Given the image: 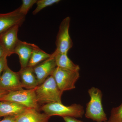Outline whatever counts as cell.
Listing matches in <instances>:
<instances>
[{
    "label": "cell",
    "mask_w": 122,
    "mask_h": 122,
    "mask_svg": "<svg viewBox=\"0 0 122 122\" xmlns=\"http://www.w3.org/2000/svg\"><path fill=\"white\" fill-rule=\"evenodd\" d=\"M63 93L59 89L52 75L35 90L38 102L44 105L52 103H62L61 99Z\"/></svg>",
    "instance_id": "1"
},
{
    "label": "cell",
    "mask_w": 122,
    "mask_h": 122,
    "mask_svg": "<svg viewBox=\"0 0 122 122\" xmlns=\"http://www.w3.org/2000/svg\"><path fill=\"white\" fill-rule=\"evenodd\" d=\"M90 100L86 104L85 116L86 118L97 122L107 121L102 103V93L98 88L92 87L88 91Z\"/></svg>",
    "instance_id": "2"
},
{
    "label": "cell",
    "mask_w": 122,
    "mask_h": 122,
    "mask_svg": "<svg viewBox=\"0 0 122 122\" xmlns=\"http://www.w3.org/2000/svg\"><path fill=\"white\" fill-rule=\"evenodd\" d=\"M41 110L50 117L58 116L64 117L81 118L85 113L83 107L80 104H72L67 106L62 103H52L43 105Z\"/></svg>",
    "instance_id": "3"
},
{
    "label": "cell",
    "mask_w": 122,
    "mask_h": 122,
    "mask_svg": "<svg viewBox=\"0 0 122 122\" xmlns=\"http://www.w3.org/2000/svg\"><path fill=\"white\" fill-rule=\"evenodd\" d=\"M36 88L33 89H24L8 92L0 98V101H9L20 104L28 108L41 110L37 100Z\"/></svg>",
    "instance_id": "4"
},
{
    "label": "cell",
    "mask_w": 122,
    "mask_h": 122,
    "mask_svg": "<svg viewBox=\"0 0 122 122\" xmlns=\"http://www.w3.org/2000/svg\"><path fill=\"white\" fill-rule=\"evenodd\" d=\"M61 91L73 89L79 77V71H72L56 67L52 74Z\"/></svg>",
    "instance_id": "5"
},
{
    "label": "cell",
    "mask_w": 122,
    "mask_h": 122,
    "mask_svg": "<svg viewBox=\"0 0 122 122\" xmlns=\"http://www.w3.org/2000/svg\"><path fill=\"white\" fill-rule=\"evenodd\" d=\"M70 23L69 16L64 18L61 22L56 39V48L55 52L68 54L73 46V44L69 33Z\"/></svg>",
    "instance_id": "6"
},
{
    "label": "cell",
    "mask_w": 122,
    "mask_h": 122,
    "mask_svg": "<svg viewBox=\"0 0 122 122\" xmlns=\"http://www.w3.org/2000/svg\"><path fill=\"white\" fill-rule=\"evenodd\" d=\"M22 89L18 72H14L7 66L0 78V90L9 92Z\"/></svg>",
    "instance_id": "7"
},
{
    "label": "cell",
    "mask_w": 122,
    "mask_h": 122,
    "mask_svg": "<svg viewBox=\"0 0 122 122\" xmlns=\"http://www.w3.org/2000/svg\"><path fill=\"white\" fill-rule=\"evenodd\" d=\"M20 26V25H16L0 35V43L8 56L14 54V50L19 40L18 33Z\"/></svg>",
    "instance_id": "8"
},
{
    "label": "cell",
    "mask_w": 122,
    "mask_h": 122,
    "mask_svg": "<svg viewBox=\"0 0 122 122\" xmlns=\"http://www.w3.org/2000/svg\"><path fill=\"white\" fill-rule=\"evenodd\" d=\"M25 16L19 13L18 8L12 12L0 14V35L16 25H21Z\"/></svg>",
    "instance_id": "9"
},
{
    "label": "cell",
    "mask_w": 122,
    "mask_h": 122,
    "mask_svg": "<svg viewBox=\"0 0 122 122\" xmlns=\"http://www.w3.org/2000/svg\"><path fill=\"white\" fill-rule=\"evenodd\" d=\"M56 67L54 57L52 54L50 58L33 68L39 85L52 75Z\"/></svg>",
    "instance_id": "10"
},
{
    "label": "cell",
    "mask_w": 122,
    "mask_h": 122,
    "mask_svg": "<svg viewBox=\"0 0 122 122\" xmlns=\"http://www.w3.org/2000/svg\"><path fill=\"white\" fill-rule=\"evenodd\" d=\"M35 45L19 40L14 50V53L19 56L21 69L28 66L29 61Z\"/></svg>",
    "instance_id": "11"
},
{
    "label": "cell",
    "mask_w": 122,
    "mask_h": 122,
    "mask_svg": "<svg viewBox=\"0 0 122 122\" xmlns=\"http://www.w3.org/2000/svg\"><path fill=\"white\" fill-rule=\"evenodd\" d=\"M22 88L26 89H35L39 86L33 68L27 66L18 72Z\"/></svg>",
    "instance_id": "12"
},
{
    "label": "cell",
    "mask_w": 122,
    "mask_h": 122,
    "mask_svg": "<svg viewBox=\"0 0 122 122\" xmlns=\"http://www.w3.org/2000/svg\"><path fill=\"white\" fill-rule=\"evenodd\" d=\"M50 117L39 111L28 108L22 113L16 117V122H48Z\"/></svg>",
    "instance_id": "13"
},
{
    "label": "cell",
    "mask_w": 122,
    "mask_h": 122,
    "mask_svg": "<svg viewBox=\"0 0 122 122\" xmlns=\"http://www.w3.org/2000/svg\"><path fill=\"white\" fill-rule=\"evenodd\" d=\"M28 108L17 103L0 101V117L9 116L17 117Z\"/></svg>",
    "instance_id": "14"
},
{
    "label": "cell",
    "mask_w": 122,
    "mask_h": 122,
    "mask_svg": "<svg viewBox=\"0 0 122 122\" xmlns=\"http://www.w3.org/2000/svg\"><path fill=\"white\" fill-rule=\"evenodd\" d=\"M52 54L54 57L57 67L68 70L79 71V66L73 63L69 58L67 54L54 52Z\"/></svg>",
    "instance_id": "15"
},
{
    "label": "cell",
    "mask_w": 122,
    "mask_h": 122,
    "mask_svg": "<svg viewBox=\"0 0 122 122\" xmlns=\"http://www.w3.org/2000/svg\"><path fill=\"white\" fill-rule=\"evenodd\" d=\"M52 54L47 53L35 45L30 59L28 66L34 68L41 62L50 58Z\"/></svg>",
    "instance_id": "16"
},
{
    "label": "cell",
    "mask_w": 122,
    "mask_h": 122,
    "mask_svg": "<svg viewBox=\"0 0 122 122\" xmlns=\"http://www.w3.org/2000/svg\"><path fill=\"white\" fill-rule=\"evenodd\" d=\"M60 0H37L36 4L37 7L33 11V14L35 15L42 10L48 6H51L60 2Z\"/></svg>",
    "instance_id": "17"
},
{
    "label": "cell",
    "mask_w": 122,
    "mask_h": 122,
    "mask_svg": "<svg viewBox=\"0 0 122 122\" xmlns=\"http://www.w3.org/2000/svg\"><path fill=\"white\" fill-rule=\"evenodd\" d=\"M110 122H122V103L112 109L109 120Z\"/></svg>",
    "instance_id": "18"
},
{
    "label": "cell",
    "mask_w": 122,
    "mask_h": 122,
    "mask_svg": "<svg viewBox=\"0 0 122 122\" xmlns=\"http://www.w3.org/2000/svg\"><path fill=\"white\" fill-rule=\"evenodd\" d=\"M37 0H22V4L18 8L19 13L25 16L34 5L36 4Z\"/></svg>",
    "instance_id": "19"
},
{
    "label": "cell",
    "mask_w": 122,
    "mask_h": 122,
    "mask_svg": "<svg viewBox=\"0 0 122 122\" xmlns=\"http://www.w3.org/2000/svg\"><path fill=\"white\" fill-rule=\"evenodd\" d=\"M7 57H4L0 59V78L1 77V72H3L5 68L8 66Z\"/></svg>",
    "instance_id": "20"
},
{
    "label": "cell",
    "mask_w": 122,
    "mask_h": 122,
    "mask_svg": "<svg viewBox=\"0 0 122 122\" xmlns=\"http://www.w3.org/2000/svg\"><path fill=\"white\" fill-rule=\"evenodd\" d=\"M16 117L13 116H9L4 117L0 122H16Z\"/></svg>",
    "instance_id": "21"
},
{
    "label": "cell",
    "mask_w": 122,
    "mask_h": 122,
    "mask_svg": "<svg viewBox=\"0 0 122 122\" xmlns=\"http://www.w3.org/2000/svg\"><path fill=\"white\" fill-rule=\"evenodd\" d=\"M62 118L65 122H82L80 120H78L76 118L73 117L66 116Z\"/></svg>",
    "instance_id": "22"
},
{
    "label": "cell",
    "mask_w": 122,
    "mask_h": 122,
    "mask_svg": "<svg viewBox=\"0 0 122 122\" xmlns=\"http://www.w3.org/2000/svg\"><path fill=\"white\" fill-rule=\"evenodd\" d=\"M5 56L8 57L2 45L0 43V59Z\"/></svg>",
    "instance_id": "23"
},
{
    "label": "cell",
    "mask_w": 122,
    "mask_h": 122,
    "mask_svg": "<svg viewBox=\"0 0 122 122\" xmlns=\"http://www.w3.org/2000/svg\"><path fill=\"white\" fill-rule=\"evenodd\" d=\"M8 92L0 90V98L8 93Z\"/></svg>",
    "instance_id": "24"
},
{
    "label": "cell",
    "mask_w": 122,
    "mask_h": 122,
    "mask_svg": "<svg viewBox=\"0 0 122 122\" xmlns=\"http://www.w3.org/2000/svg\"><path fill=\"white\" fill-rule=\"evenodd\" d=\"M109 122V121H108H108H107V122Z\"/></svg>",
    "instance_id": "25"
},
{
    "label": "cell",
    "mask_w": 122,
    "mask_h": 122,
    "mask_svg": "<svg viewBox=\"0 0 122 122\" xmlns=\"http://www.w3.org/2000/svg\"></svg>",
    "instance_id": "26"
}]
</instances>
